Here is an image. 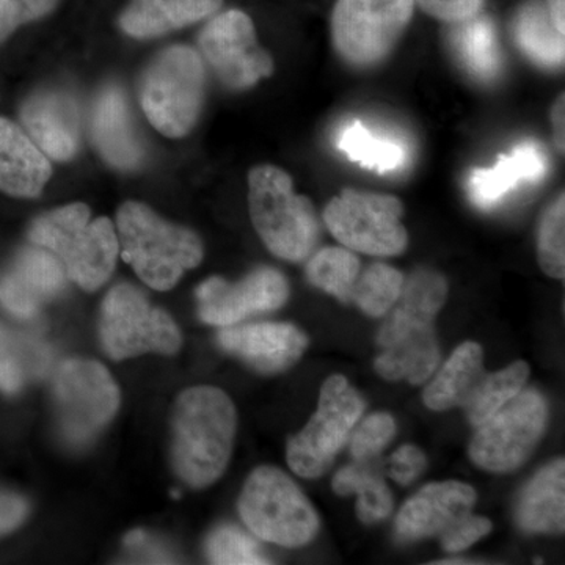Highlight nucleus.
<instances>
[{
    "label": "nucleus",
    "mask_w": 565,
    "mask_h": 565,
    "mask_svg": "<svg viewBox=\"0 0 565 565\" xmlns=\"http://www.w3.org/2000/svg\"><path fill=\"white\" fill-rule=\"evenodd\" d=\"M404 203L386 193L344 189L323 210L327 230L352 252L396 256L407 248Z\"/></svg>",
    "instance_id": "1a4fd4ad"
},
{
    "label": "nucleus",
    "mask_w": 565,
    "mask_h": 565,
    "mask_svg": "<svg viewBox=\"0 0 565 565\" xmlns=\"http://www.w3.org/2000/svg\"><path fill=\"white\" fill-rule=\"evenodd\" d=\"M404 275L388 264L375 263L356 278L352 302L371 318L392 311L404 288Z\"/></svg>",
    "instance_id": "7c9ffc66"
},
{
    "label": "nucleus",
    "mask_w": 565,
    "mask_h": 565,
    "mask_svg": "<svg viewBox=\"0 0 565 565\" xmlns=\"http://www.w3.org/2000/svg\"><path fill=\"white\" fill-rule=\"evenodd\" d=\"M21 121L28 136L44 154L61 162L76 156L79 115L70 96L57 92L31 96L22 106Z\"/></svg>",
    "instance_id": "aec40b11"
},
{
    "label": "nucleus",
    "mask_w": 565,
    "mask_h": 565,
    "mask_svg": "<svg viewBox=\"0 0 565 565\" xmlns=\"http://www.w3.org/2000/svg\"><path fill=\"white\" fill-rule=\"evenodd\" d=\"M28 511V503L18 494L0 493V534L9 533L20 526Z\"/></svg>",
    "instance_id": "a19ab883"
},
{
    "label": "nucleus",
    "mask_w": 565,
    "mask_h": 565,
    "mask_svg": "<svg viewBox=\"0 0 565 565\" xmlns=\"http://www.w3.org/2000/svg\"><path fill=\"white\" fill-rule=\"evenodd\" d=\"M308 281L343 303L352 302L353 286L360 275V259L345 247H326L307 264Z\"/></svg>",
    "instance_id": "c756f323"
},
{
    "label": "nucleus",
    "mask_w": 565,
    "mask_h": 565,
    "mask_svg": "<svg viewBox=\"0 0 565 565\" xmlns=\"http://www.w3.org/2000/svg\"><path fill=\"white\" fill-rule=\"evenodd\" d=\"M426 455L415 445H404L390 459V476L397 484L408 486L426 468Z\"/></svg>",
    "instance_id": "ea45409f"
},
{
    "label": "nucleus",
    "mask_w": 565,
    "mask_h": 565,
    "mask_svg": "<svg viewBox=\"0 0 565 565\" xmlns=\"http://www.w3.org/2000/svg\"><path fill=\"white\" fill-rule=\"evenodd\" d=\"M145 537H147V535H145L143 531H132V533L126 535L125 542L129 546H137L145 541Z\"/></svg>",
    "instance_id": "c03bdc74"
},
{
    "label": "nucleus",
    "mask_w": 565,
    "mask_h": 565,
    "mask_svg": "<svg viewBox=\"0 0 565 565\" xmlns=\"http://www.w3.org/2000/svg\"><path fill=\"white\" fill-rule=\"evenodd\" d=\"M564 0H548V10L550 18H552L553 25H555L556 31L559 33H565L564 29Z\"/></svg>",
    "instance_id": "37998d69"
},
{
    "label": "nucleus",
    "mask_w": 565,
    "mask_h": 565,
    "mask_svg": "<svg viewBox=\"0 0 565 565\" xmlns=\"http://www.w3.org/2000/svg\"><path fill=\"white\" fill-rule=\"evenodd\" d=\"M353 494H356V515L366 525L382 522L393 511V494L384 479L370 465L364 463Z\"/></svg>",
    "instance_id": "f704fd0d"
},
{
    "label": "nucleus",
    "mask_w": 565,
    "mask_h": 565,
    "mask_svg": "<svg viewBox=\"0 0 565 565\" xmlns=\"http://www.w3.org/2000/svg\"><path fill=\"white\" fill-rule=\"evenodd\" d=\"M448 297V281L440 273L418 269L404 281L403 292L377 334L381 355L375 373L385 381L422 385L440 363L434 319Z\"/></svg>",
    "instance_id": "f257e3e1"
},
{
    "label": "nucleus",
    "mask_w": 565,
    "mask_h": 565,
    "mask_svg": "<svg viewBox=\"0 0 565 565\" xmlns=\"http://www.w3.org/2000/svg\"><path fill=\"white\" fill-rule=\"evenodd\" d=\"M29 237L36 247L61 259L70 280L85 291H96L109 280L120 244L110 218L90 221L87 204L73 203L41 215Z\"/></svg>",
    "instance_id": "7ed1b4c3"
},
{
    "label": "nucleus",
    "mask_w": 565,
    "mask_h": 565,
    "mask_svg": "<svg viewBox=\"0 0 565 565\" xmlns=\"http://www.w3.org/2000/svg\"><path fill=\"white\" fill-rule=\"evenodd\" d=\"M516 523L525 533H563L565 526V462L542 468L523 490Z\"/></svg>",
    "instance_id": "b1692460"
},
{
    "label": "nucleus",
    "mask_w": 565,
    "mask_h": 565,
    "mask_svg": "<svg viewBox=\"0 0 565 565\" xmlns=\"http://www.w3.org/2000/svg\"><path fill=\"white\" fill-rule=\"evenodd\" d=\"M52 174L46 154L17 122L0 118V191L35 199Z\"/></svg>",
    "instance_id": "4be33fe9"
},
{
    "label": "nucleus",
    "mask_w": 565,
    "mask_h": 565,
    "mask_svg": "<svg viewBox=\"0 0 565 565\" xmlns=\"http://www.w3.org/2000/svg\"><path fill=\"white\" fill-rule=\"evenodd\" d=\"M396 434V422L390 414L367 416L352 435L351 452L356 462H367L381 455Z\"/></svg>",
    "instance_id": "c9c22d12"
},
{
    "label": "nucleus",
    "mask_w": 565,
    "mask_h": 565,
    "mask_svg": "<svg viewBox=\"0 0 565 565\" xmlns=\"http://www.w3.org/2000/svg\"><path fill=\"white\" fill-rule=\"evenodd\" d=\"M199 44L218 79L232 90H247L273 76V57L259 46L255 24L244 11L215 17L200 33Z\"/></svg>",
    "instance_id": "4468645a"
},
{
    "label": "nucleus",
    "mask_w": 565,
    "mask_h": 565,
    "mask_svg": "<svg viewBox=\"0 0 565 565\" xmlns=\"http://www.w3.org/2000/svg\"><path fill=\"white\" fill-rule=\"evenodd\" d=\"M204 84L199 52L188 46L170 47L145 73L140 87L141 107L159 132L180 139L199 120Z\"/></svg>",
    "instance_id": "0eeeda50"
},
{
    "label": "nucleus",
    "mask_w": 565,
    "mask_h": 565,
    "mask_svg": "<svg viewBox=\"0 0 565 565\" xmlns=\"http://www.w3.org/2000/svg\"><path fill=\"white\" fill-rule=\"evenodd\" d=\"M548 405L537 390L512 397L478 427L470 445L471 460L482 470L509 473L526 462L545 433Z\"/></svg>",
    "instance_id": "f8f14e48"
},
{
    "label": "nucleus",
    "mask_w": 565,
    "mask_h": 565,
    "mask_svg": "<svg viewBox=\"0 0 565 565\" xmlns=\"http://www.w3.org/2000/svg\"><path fill=\"white\" fill-rule=\"evenodd\" d=\"M46 363L43 349L0 326V390L20 392L28 375L41 373Z\"/></svg>",
    "instance_id": "2f4dec72"
},
{
    "label": "nucleus",
    "mask_w": 565,
    "mask_h": 565,
    "mask_svg": "<svg viewBox=\"0 0 565 565\" xmlns=\"http://www.w3.org/2000/svg\"><path fill=\"white\" fill-rule=\"evenodd\" d=\"M475 503V489L465 482L427 484L403 505L396 516L394 531L404 542L433 537L470 514Z\"/></svg>",
    "instance_id": "a211bd4d"
},
{
    "label": "nucleus",
    "mask_w": 565,
    "mask_h": 565,
    "mask_svg": "<svg viewBox=\"0 0 565 565\" xmlns=\"http://www.w3.org/2000/svg\"><path fill=\"white\" fill-rule=\"evenodd\" d=\"M122 259L158 291L172 289L185 270L203 259V244L191 230L162 221L145 204H122L117 215Z\"/></svg>",
    "instance_id": "20e7f679"
},
{
    "label": "nucleus",
    "mask_w": 565,
    "mask_h": 565,
    "mask_svg": "<svg viewBox=\"0 0 565 565\" xmlns=\"http://www.w3.org/2000/svg\"><path fill=\"white\" fill-rule=\"evenodd\" d=\"M537 259L548 277L563 280L565 277V196L550 204L542 217L537 236Z\"/></svg>",
    "instance_id": "473e14b6"
},
{
    "label": "nucleus",
    "mask_w": 565,
    "mask_h": 565,
    "mask_svg": "<svg viewBox=\"0 0 565 565\" xmlns=\"http://www.w3.org/2000/svg\"><path fill=\"white\" fill-rule=\"evenodd\" d=\"M482 362L484 353L481 345L471 341L460 344L424 390V404L430 411L444 412L467 403L486 375Z\"/></svg>",
    "instance_id": "393cba45"
},
{
    "label": "nucleus",
    "mask_w": 565,
    "mask_h": 565,
    "mask_svg": "<svg viewBox=\"0 0 565 565\" xmlns=\"http://www.w3.org/2000/svg\"><path fill=\"white\" fill-rule=\"evenodd\" d=\"M61 259L44 248H25L0 277V303L18 318H33L65 288Z\"/></svg>",
    "instance_id": "f3484780"
},
{
    "label": "nucleus",
    "mask_w": 565,
    "mask_h": 565,
    "mask_svg": "<svg viewBox=\"0 0 565 565\" xmlns=\"http://www.w3.org/2000/svg\"><path fill=\"white\" fill-rule=\"evenodd\" d=\"M493 530L486 516L467 514L441 533V545L446 552L459 553L476 544Z\"/></svg>",
    "instance_id": "4c0bfd02"
},
{
    "label": "nucleus",
    "mask_w": 565,
    "mask_h": 565,
    "mask_svg": "<svg viewBox=\"0 0 565 565\" xmlns=\"http://www.w3.org/2000/svg\"><path fill=\"white\" fill-rule=\"evenodd\" d=\"M530 377V364L515 362L498 373L484 375L463 404L468 422L481 426L512 397L522 392Z\"/></svg>",
    "instance_id": "c85d7f7f"
},
{
    "label": "nucleus",
    "mask_w": 565,
    "mask_h": 565,
    "mask_svg": "<svg viewBox=\"0 0 565 565\" xmlns=\"http://www.w3.org/2000/svg\"><path fill=\"white\" fill-rule=\"evenodd\" d=\"M363 412V397L344 375L334 374L327 379L319 394L318 411L307 426L294 435L286 449V459L294 473L305 479L326 473Z\"/></svg>",
    "instance_id": "9d476101"
},
{
    "label": "nucleus",
    "mask_w": 565,
    "mask_h": 565,
    "mask_svg": "<svg viewBox=\"0 0 565 565\" xmlns=\"http://www.w3.org/2000/svg\"><path fill=\"white\" fill-rule=\"evenodd\" d=\"M223 0H131L122 11V31L134 39H152L178 31L221 10Z\"/></svg>",
    "instance_id": "5701e85b"
},
{
    "label": "nucleus",
    "mask_w": 565,
    "mask_h": 565,
    "mask_svg": "<svg viewBox=\"0 0 565 565\" xmlns=\"http://www.w3.org/2000/svg\"><path fill=\"white\" fill-rule=\"evenodd\" d=\"M415 0H337L330 20L334 51L353 68L381 65L403 39Z\"/></svg>",
    "instance_id": "6e6552de"
},
{
    "label": "nucleus",
    "mask_w": 565,
    "mask_h": 565,
    "mask_svg": "<svg viewBox=\"0 0 565 565\" xmlns=\"http://www.w3.org/2000/svg\"><path fill=\"white\" fill-rule=\"evenodd\" d=\"M514 39L519 50L541 68L557 70L564 65V35L556 31L542 3H526L520 10Z\"/></svg>",
    "instance_id": "bb28decb"
},
{
    "label": "nucleus",
    "mask_w": 565,
    "mask_h": 565,
    "mask_svg": "<svg viewBox=\"0 0 565 565\" xmlns=\"http://www.w3.org/2000/svg\"><path fill=\"white\" fill-rule=\"evenodd\" d=\"M337 145L349 161L377 173L396 172L407 166V150L403 143L370 131L359 120L345 126Z\"/></svg>",
    "instance_id": "cd10ccee"
},
{
    "label": "nucleus",
    "mask_w": 565,
    "mask_h": 565,
    "mask_svg": "<svg viewBox=\"0 0 565 565\" xmlns=\"http://www.w3.org/2000/svg\"><path fill=\"white\" fill-rule=\"evenodd\" d=\"M449 44L468 76L479 82H493L500 76L503 51L490 18L476 14L470 20L456 22L449 33Z\"/></svg>",
    "instance_id": "a878e982"
},
{
    "label": "nucleus",
    "mask_w": 565,
    "mask_h": 565,
    "mask_svg": "<svg viewBox=\"0 0 565 565\" xmlns=\"http://www.w3.org/2000/svg\"><path fill=\"white\" fill-rule=\"evenodd\" d=\"M58 0H0V41L54 10Z\"/></svg>",
    "instance_id": "e433bc0d"
},
{
    "label": "nucleus",
    "mask_w": 565,
    "mask_h": 565,
    "mask_svg": "<svg viewBox=\"0 0 565 565\" xmlns=\"http://www.w3.org/2000/svg\"><path fill=\"white\" fill-rule=\"evenodd\" d=\"M99 334L103 348L114 360L131 359L147 352L173 355L182 338L172 316L152 307L136 286H114L104 299Z\"/></svg>",
    "instance_id": "9b49d317"
},
{
    "label": "nucleus",
    "mask_w": 565,
    "mask_h": 565,
    "mask_svg": "<svg viewBox=\"0 0 565 565\" xmlns=\"http://www.w3.org/2000/svg\"><path fill=\"white\" fill-rule=\"evenodd\" d=\"M548 154L541 143L526 140L516 145L511 154L500 156L490 169H476L468 180V193L475 206L492 210L509 193L523 184H537L548 174Z\"/></svg>",
    "instance_id": "6ab92c4d"
},
{
    "label": "nucleus",
    "mask_w": 565,
    "mask_h": 565,
    "mask_svg": "<svg viewBox=\"0 0 565 565\" xmlns=\"http://www.w3.org/2000/svg\"><path fill=\"white\" fill-rule=\"evenodd\" d=\"M236 424V408L222 390L193 386L180 394L172 418V463L185 484L203 489L221 478Z\"/></svg>",
    "instance_id": "f03ea898"
},
{
    "label": "nucleus",
    "mask_w": 565,
    "mask_h": 565,
    "mask_svg": "<svg viewBox=\"0 0 565 565\" xmlns=\"http://www.w3.org/2000/svg\"><path fill=\"white\" fill-rule=\"evenodd\" d=\"M223 351L239 356L259 373L275 374L299 362L308 338L292 323L263 322L223 327L217 337Z\"/></svg>",
    "instance_id": "dca6fc26"
},
{
    "label": "nucleus",
    "mask_w": 565,
    "mask_h": 565,
    "mask_svg": "<svg viewBox=\"0 0 565 565\" xmlns=\"http://www.w3.org/2000/svg\"><path fill=\"white\" fill-rule=\"evenodd\" d=\"M54 399L66 438L85 444L117 414L120 390L102 363L68 360L55 373Z\"/></svg>",
    "instance_id": "ddd939ff"
},
{
    "label": "nucleus",
    "mask_w": 565,
    "mask_h": 565,
    "mask_svg": "<svg viewBox=\"0 0 565 565\" xmlns=\"http://www.w3.org/2000/svg\"><path fill=\"white\" fill-rule=\"evenodd\" d=\"M288 297V280L273 267H259L237 282L212 277L196 288L200 318L218 327L234 326L248 316L278 310Z\"/></svg>",
    "instance_id": "2eb2a0df"
},
{
    "label": "nucleus",
    "mask_w": 565,
    "mask_h": 565,
    "mask_svg": "<svg viewBox=\"0 0 565 565\" xmlns=\"http://www.w3.org/2000/svg\"><path fill=\"white\" fill-rule=\"evenodd\" d=\"M92 139L96 150L115 169L132 170L143 159V148L132 125L125 93L106 88L93 107Z\"/></svg>",
    "instance_id": "412c9836"
},
{
    "label": "nucleus",
    "mask_w": 565,
    "mask_h": 565,
    "mask_svg": "<svg viewBox=\"0 0 565 565\" xmlns=\"http://www.w3.org/2000/svg\"><path fill=\"white\" fill-rule=\"evenodd\" d=\"M416 6L435 20L456 24L481 13L484 0H415Z\"/></svg>",
    "instance_id": "58836bf2"
},
{
    "label": "nucleus",
    "mask_w": 565,
    "mask_h": 565,
    "mask_svg": "<svg viewBox=\"0 0 565 565\" xmlns=\"http://www.w3.org/2000/svg\"><path fill=\"white\" fill-rule=\"evenodd\" d=\"M248 206L253 226L278 258L299 263L313 253L321 226L315 204L294 191L292 178L275 166L248 173Z\"/></svg>",
    "instance_id": "39448f33"
},
{
    "label": "nucleus",
    "mask_w": 565,
    "mask_h": 565,
    "mask_svg": "<svg viewBox=\"0 0 565 565\" xmlns=\"http://www.w3.org/2000/svg\"><path fill=\"white\" fill-rule=\"evenodd\" d=\"M241 519L256 537L281 546H302L319 531V516L302 490L274 467H259L245 482Z\"/></svg>",
    "instance_id": "423d86ee"
},
{
    "label": "nucleus",
    "mask_w": 565,
    "mask_h": 565,
    "mask_svg": "<svg viewBox=\"0 0 565 565\" xmlns=\"http://www.w3.org/2000/svg\"><path fill=\"white\" fill-rule=\"evenodd\" d=\"M206 555L212 564L250 565L269 564L255 539L236 526H221L206 541Z\"/></svg>",
    "instance_id": "72a5a7b5"
},
{
    "label": "nucleus",
    "mask_w": 565,
    "mask_h": 565,
    "mask_svg": "<svg viewBox=\"0 0 565 565\" xmlns=\"http://www.w3.org/2000/svg\"><path fill=\"white\" fill-rule=\"evenodd\" d=\"M564 93L556 99V103L553 104L552 109V122H553V132H555V140L557 148H559L561 152H564V121H565V102H564Z\"/></svg>",
    "instance_id": "79ce46f5"
}]
</instances>
